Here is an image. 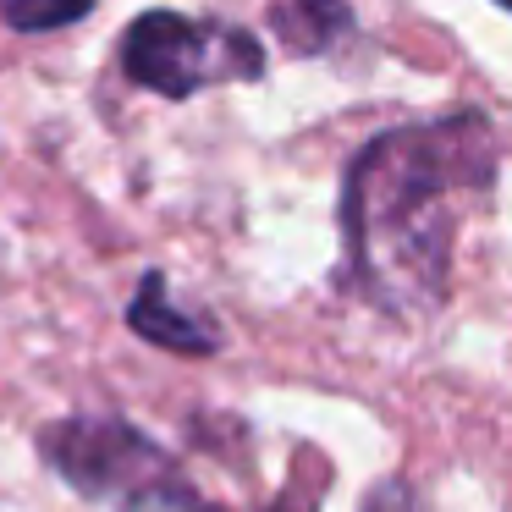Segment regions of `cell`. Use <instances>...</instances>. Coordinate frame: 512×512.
I'll list each match as a JSON object with an SVG mask.
<instances>
[{"label":"cell","instance_id":"1","mask_svg":"<svg viewBox=\"0 0 512 512\" xmlns=\"http://www.w3.org/2000/svg\"><path fill=\"white\" fill-rule=\"evenodd\" d=\"M496 182V133L479 111L397 127L358 149L342 188L347 259L369 303L430 314L452 276L457 204Z\"/></svg>","mask_w":512,"mask_h":512},{"label":"cell","instance_id":"2","mask_svg":"<svg viewBox=\"0 0 512 512\" xmlns=\"http://www.w3.org/2000/svg\"><path fill=\"white\" fill-rule=\"evenodd\" d=\"M45 463L67 479L78 496L111 512H193V496L177 457L160 452L144 430L122 419H61L39 435Z\"/></svg>","mask_w":512,"mask_h":512},{"label":"cell","instance_id":"3","mask_svg":"<svg viewBox=\"0 0 512 512\" xmlns=\"http://www.w3.org/2000/svg\"><path fill=\"white\" fill-rule=\"evenodd\" d=\"M122 72L138 89L188 100L210 83H254L265 72V50L248 28L199 23L182 12H144L122 34Z\"/></svg>","mask_w":512,"mask_h":512},{"label":"cell","instance_id":"4","mask_svg":"<svg viewBox=\"0 0 512 512\" xmlns=\"http://www.w3.org/2000/svg\"><path fill=\"white\" fill-rule=\"evenodd\" d=\"M127 325H133L144 342L166 347V353H188V358H204L221 347V336H215L210 320H199V314H182L177 303H171L166 292V276L160 270H149L144 287H138L133 309H127Z\"/></svg>","mask_w":512,"mask_h":512},{"label":"cell","instance_id":"5","mask_svg":"<svg viewBox=\"0 0 512 512\" xmlns=\"http://www.w3.org/2000/svg\"><path fill=\"white\" fill-rule=\"evenodd\" d=\"M270 28L292 56H325L336 39L353 34V12H347V0H276Z\"/></svg>","mask_w":512,"mask_h":512},{"label":"cell","instance_id":"6","mask_svg":"<svg viewBox=\"0 0 512 512\" xmlns=\"http://www.w3.org/2000/svg\"><path fill=\"white\" fill-rule=\"evenodd\" d=\"M94 0H0V17L23 34H50V28H67L78 17H89Z\"/></svg>","mask_w":512,"mask_h":512},{"label":"cell","instance_id":"7","mask_svg":"<svg viewBox=\"0 0 512 512\" xmlns=\"http://www.w3.org/2000/svg\"><path fill=\"white\" fill-rule=\"evenodd\" d=\"M193 512H226V507H193ZM270 512H309V507H298V501H281V507H270Z\"/></svg>","mask_w":512,"mask_h":512},{"label":"cell","instance_id":"8","mask_svg":"<svg viewBox=\"0 0 512 512\" xmlns=\"http://www.w3.org/2000/svg\"><path fill=\"white\" fill-rule=\"evenodd\" d=\"M496 6H507V12H512V0H496Z\"/></svg>","mask_w":512,"mask_h":512}]
</instances>
